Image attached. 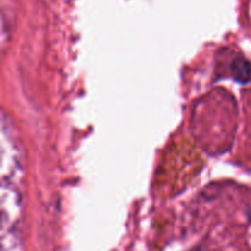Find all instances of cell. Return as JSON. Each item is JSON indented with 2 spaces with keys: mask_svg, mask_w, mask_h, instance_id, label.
<instances>
[{
  "mask_svg": "<svg viewBox=\"0 0 251 251\" xmlns=\"http://www.w3.org/2000/svg\"><path fill=\"white\" fill-rule=\"evenodd\" d=\"M230 69H232L233 71V76H234L238 81H240V82H247L250 78V65L244 58H242V56H238V58H235L234 60H233Z\"/></svg>",
  "mask_w": 251,
  "mask_h": 251,
  "instance_id": "1",
  "label": "cell"
}]
</instances>
